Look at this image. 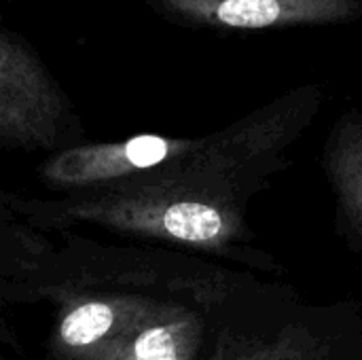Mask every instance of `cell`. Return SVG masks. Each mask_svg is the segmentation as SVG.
Returning a JSON list of instances; mask_svg holds the SVG:
<instances>
[{
    "label": "cell",
    "instance_id": "cell-1",
    "mask_svg": "<svg viewBox=\"0 0 362 360\" xmlns=\"http://www.w3.org/2000/svg\"><path fill=\"white\" fill-rule=\"evenodd\" d=\"M248 197L231 189L178 180L93 193L49 204V210L53 221L100 225L238 263L250 274L282 276L286 267L257 244V233L248 223Z\"/></svg>",
    "mask_w": 362,
    "mask_h": 360
},
{
    "label": "cell",
    "instance_id": "cell-2",
    "mask_svg": "<svg viewBox=\"0 0 362 360\" xmlns=\"http://www.w3.org/2000/svg\"><path fill=\"white\" fill-rule=\"evenodd\" d=\"M210 360H362V303H308L259 276L225 314Z\"/></svg>",
    "mask_w": 362,
    "mask_h": 360
},
{
    "label": "cell",
    "instance_id": "cell-3",
    "mask_svg": "<svg viewBox=\"0 0 362 360\" xmlns=\"http://www.w3.org/2000/svg\"><path fill=\"white\" fill-rule=\"evenodd\" d=\"M204 144L199 138L138 134L117 142L83 144L51 155L40 178L55 191H125L165 182Z\"/></svg>",
    "mask_w": 362,
    "mask_h": 360
},
{
    "label": "cell",
    "instance_id": "cell-4",
    "mask_svg": "<svg viewBox=\"0 0 362 360\" xmlns=\"http://www.w3.org/2000/svg\"><path fill=\"white\" fill-rule=\"evenodd\" d=\"M172 23L248 34L293 28H327L362 19V0H148Z\"/></svg>",
    "mask_w": 362,
    "mask_h": 360
},
{
    "label": "cell",
    "instance_id": "cell-5",
    "mask_svg": "<svg viewBox=\"0 0 362 360\" xmlns=\"http://www.w3.org/2000/svg\"><path fill=\"white\" fill-rule=\"evenodd\" d=\"M66 110L64 93L38 57L0 32V142L51 146L62 134Z\"/></svg>",
    "mask_w": 362,
    "mask_h": 360
},
{
    "label": "cell",
    "instance_id": "cell-6",
    "mask_svg": "<svg viewBox=\"0 0 362 360\" xmlns=\"http://www.w3.org/2000/svg\"><path fill=\"white\" fill-rule=\"evenodd\" d=\"M322 170L331 182L341 242L362 252V110L348 108L333 123L322 146Z\"/></svg>",
    "mask_w": 362,
    "mask_h": 360
}]
</instances>
